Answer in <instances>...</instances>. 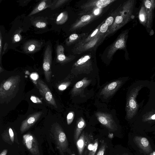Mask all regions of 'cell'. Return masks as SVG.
<instances>
[{"instance_id": "cell-38", "label": "cell", "mask_w": 155, "mask_h": 155, "mask_svg": "<svg viewBox=\"0 0 155 155\" xmlns=\"http://www.w3.org/2000/svg\"><path fill=\"white\" fill-rule=\"evenodd\" d=\"M31 77L32 79L34 80H36L38 78V75L36 74H33L31 75Z\"/></svg>"}, {"instance_id": "cell-9", "label": "cell", "mask_w": 155, "mask_h": 155, "mask_svg": "<svg viewBox=\"0 0 155 155\" xmlns=\"http://www.w3.org/2000/svg\"><path fill=\"white\" fill-rule=\"evenodd\" d=\"M123 83L121 80H117L106 85L101 90L100 95L105 98L113 95L118 90Z\"/></svg>"}, {"instance_id": "cell-18", "label": "cell", "mask_w": 155, "mask_h": 155, "mask_svg": "<svg viewBox=\"0 0 155 155\" xmlns=\"http://www.w3.org/2000/svg\"><path fill=\"white\" fill-rule=\"evenodd\" d=\"M138 17L140 24L146 27L147 17L146 8L143 2L139 12Z\"/></svg>"}, {"instance_id": "cell-2", "label": "cell", "mask_w": 155, "mask_h": 155, "mask_svg": "<svg viewBox=\"0 0 155 155\" xmlns=\"http://www.w3.org/2000/svg\"><path fill=\"white\" fill-rule=\"evenodd\" d=\"M19 75L13 76L2 82L0 86V98L4 99L12 95L18 89L20 82Z\"/></svg>"}, {"instance_id": "cell-40", "label": "cell", "mask_w": 155, "mask_h": 155, "mask_svg": "<svg viewBox=\"0 0 155 155\" xmlns=\"http://www.w3.org/2000/svg\"><path fill=\"white\" fill-rule=\"evenodd\" d=\"M8 151L7 149L4 150L1 153L0 155H6Z\"/></svg>"}, {"instance_id": "cell-23", "label": "cell", "mask_w": 155, "mask_h": 155, "mask_svg": "<svg viewBox=\"0 0 155 155\" xmlns=\"http://www.w3.org/2000/svg\"><path fill=\"white\" fill-rule=\"evenodd\" d=\"M98 139L97 138L94 140L93 149L88 153L87 155H95L97 151L98 145Z\"/></svg>"}, {"instance_id": "cell-6", "label": "cell", "mask_w": 155, "mask_h": 155, "mask_svg": "<svg viewBox=\"0 0 155 155\" xmlns=\"http://www.w3.org/2000/svg\"><path fill=\"white\" fill-rule=\"evenodd\" d=\"M23 142L27 150L33 155H39L40 151L38 141L35 137L30 133L23 136Z\"/></svg>"}, {"instance_id": "cell-28", "label": "cell", "mask_w": 155, "mask_h": 155, "mask_svg": "<svg viewBox=\"0 0 155 155\" xmlns=\"http://www.w3.org/2000/svg\"><path fill=\"white\" fill-rule=\"evenodd\" d=\"M124 41L123 39H120L116 42L115 46L117 48H121L124 46Z\"/></svg>"}, {"instance_id": "cell-35", "label": "cell", "mask_w": 155, "mask_h": 155, "mask_svg": "<svg viewBox=\"0 0 155 155\" xmlns=\"http://www.w3.org/2000/svg\"><path fill=\"white\" fill-rule=\"evenodd\" d=\"M90 18V16L88 15H84L81 17V20L82 22H84L89 20Z\"/></svg>"}, {"instance_id": "cell-41", "label": "cell", "mask_w": 155, "mask_h": 155, "mask_svg": "<svg viewBox=\"0 0 155 155\" xmlns=\"http://www.w3.org/2000/svg\"><path fill=\"white\" fill-rule=\"evenodd\" d=\"M99 12V9H97L95 10L94 12V13L95 15H97Z\"/></svg>"}, {"instance_id": "cell-22", "label": "cell", "mask_w": 155, "mask_h": 155, "mask_svg": "<svg viewBox=\"0 0 155 155\" xmlns=\"http://www.w3.org/2000/svg\"><path fill=\"white\" fill-rule=\"evenodd\" d=\"M101 146L96 155H104L105 154L107 145L103 140L101 141Z\"/></svg>"}, {"instance_id": "cell-14", "label": "cell", "mask_w": 155, "mask_h": 155, "mask_svg": "<svg viewBox=\"0 0 155 155\" xmlns=\"http://www.w3.org/2000/svg\"><path fill=\"white\" fill-rule=\"evenodd\" d=\"M135 143L144 152L149 153L152 151L149 142L145 137L136 136L134 138Z\"/></svg>"}, {"instance_id": "cell-1", "label": "cell", "mask_w": 155, "mask_h": 155, "mask_svg": "<svg viewBox=\"0 0 155 155\" xmlns=\"http://www.w3.org/2000/svg\"><path fill=\"white\" fill-rule=\"evenodd\" d=\"M51 135L61 155H64V153L68 152V143L66 135L60 125L57 124L52 126Z\"/></svg>"}, {"instance_id": "cell-13", "label": "cell", "mask_w": 155, "mask_h": 155, "mask_svg": "<svg viewBox=\"0 0 155 155\" xmlns=\"http://www.w3.org/2000/svg\"><path fill=\"white\" fill-rule=\"evenodd\" d=\"M91 81V80L88 79L87 78H84L78 81L74 85L71 91V94L73 96L80 94L84 89L88 86Z\"/></svg>"}, {"instance_id": "cell-45", "label": "cell", "mask_w": 155, "mask_h": 155, "mask_svg": "<svg viewBox=\"0 0 155 155\" xmlns=\"http://www.w3.org/2000/svg\"><path fill=\"white\" fill-rule=\"evenodd\" d=\"M150 155H155V151L150 153Z\"/></svg>"}, {"instance_id": "cell-24", "label": "cell", "mask_w": 155, "mask_h": 155, "mask_svg": "<svg viewBox=\"0 0 155 155\" xmlns=\"http://www.w3.org/2000/svg\"><path fill=\"white\" fill-rule=\"evenodd\" d=\"M65 14L63 12L61 13L57 17L56 23L58 25L62 24L65 20Z\"/></svg>"}, {"instance_id": "cell-43", "label": "cell", "mask_w": 155, "mask_h": 155, "mask_svg": "<svg viewBox=\"0 0 155 155\" xmlns=\"http://www.w3.org/2000/svg\"><path fill=\"white\" fill-rule=\"evenodd\" d=\"M150 120H155V114H153L150 117Z\"/></svg>"}, {"instance_id": "cell-8", "label": "cell", "mask_w": 155, "mask_h": 155, "mask_svg": "<svg viewBox=\"0 0 155 155\" xmlns=\"http://www.w3.org/2000/svg\"><path fill=\"white\" fill-rule=\"evenodd\" d=\"M94 141L93 137L91 133L83 131L76 143L79 155H82L88 144Z\"/></svg>"}, {"instance_id": "cell-19", "label": "cell", "mask_w": 155, "mask_h": 155, "mask_svg": "<svg viewBox=\"0 0 155 155\" xmlns=\"http://www.w3.org/2000/svg\"><path fill=\"white\" fill-rule=\"evenodd\" d=\"M64 48L61 45H58L56 48L57 61L58 62L64 61L66 57L63 53Z\"/></svg>"}, {"instance_id": "cell-39", "label": "cell", "mask_w": 155, "mask_h": 155, "mask_svg": "<svg viewBox=\"0 0 155 155\" xmlns=\"http://www.w3.org/2000/svg\"><path fill=\"white\" fill-rule=\"evenodd\" d=\"M8 44L6 42L4 45L3 47V51L2 54V55H3L5 52L6 49L8 47Z\"/></svg>"}, {"instance_id": "cell-10", "label": "cell", "mask_w": 155, "mask_h": 155, "mask_svg": "<svg viewBox=\"0 0 155 155\" xmlns=\"http://www.w3.org/2000/svg\"><path fill=\"white\" fill-rule=\"evenodd\" d=\"M42 114V112L40 111L29 116L21 123L20 129L21 133L22 134L28 130L38 121Z\"/></svg>"}, {"instance_id": "cell-29", "label": "cell", "mask_w": 155, "mask_h": 155, "mask_svg": "<svg viewBox=\"0 0 155 155\" xmlns=\"http://www.w3.org/2000/svg\"><path fill=\"white\" fill-rule=\"evenodd\" d=\"M35 25L37 28H42L45 27L47 25V24L45 22L39 21L35 22Z\"/></svg>"}, {"instance_id": "cell-21", "label": "cell", "mask_w": 155, "mask_h": 155, "mask_svg": "<svg viewBox=\"0 0 155 155\" xmlns=\"http://www.w3.org/2000/svg\"><path fill=\"white\" fill-rule=\"evenodd\" d=\"M113 1L112 0H100L97 2L96 5L98 8H103L107 5Z\"/></svg>"}, {"instance_id": "cell-26", "label": "cell", "mask_w": 155, "mask_h": 155, "mask_svg": "<svg viewBox=\"0 0 155 155\" xmlns=\"http://www.w3.org/2000/svg\"><path fill=\"white\" fill-rule=\"evenodd\" d=\"M64 1L62 0H54L50 7L51 9H54L58 8L63 3Z\"/></svg>"}, {"instance_id": "cell-17", "label": "cell", "mask_w": 155, "mask_h": 155, "mask_svg": "<svg viewBox=\"0 0 155 155\" xmlns=\"http://www.w3.org/2000/svg\"><path fill=\"white\" fill-rule=\"evenodd\" d=\"M3 140L9 144L12 145L14 141V134L12 129L9 127L5 130L2 134Z\"/></svg>"}, {"instance_id": "cell-25", "label": "cell", "mask_w": 155, "mask_h": 155, "mask_svg": "<svg viewBox=\"0 0 155 155\" xmlns=\"http://www.w3.org/2000/svg\"><path fill=\"white\" fill-rule=\"evenodd\" d=\"M74 112L71 111L68 113L67 117V121L68 125H70L72 123L74 119Z\"/></svg>"}, {"instance_id": "cell-15", "label": "cell", "mask_w": 155, "mask_h": 155, "mask_svg": "<svg viewBox=\"0 0 155 155\" xmlns=\"http://www.w3.org/2000/svg\"><path fill=\"white\" fill-rule=\"evenodd\" d=\"M86 125V122L82 117H80L77 120L74 134V141L75 143H76Z\"/></svg>"}, {"instance_id": "cell-16", "label": "cell", "mask_w": 155, "mask_h": 155, "mask_svg": "<svg viewBox=\"0 0 155 155\" xmlns=\"http://www.w3.org/2000/svg\"><path fill=\"white\" fill-rule=\"evenodd\" d=\"M48 0H42L35 7L32 11L28 15V16H30L44 10L46 8L51 6L52 3Z\"/></svg>"}, {"instance_id": "cell-44", "label": "cell", "mask_w": 155, "mask_h": 155, "mask_svg": "<svg viewBox=\"0 0 155 155\" xmlns=\"http://www.w3.org/2000/svg\"><path fill=\"white\" fill-rule=\"evenodd\" d=\"M3 71V69L0 66V73Z\"/></svg>"}, {"instance_id": "cell-32", "label": "cell", "mask_w": 155, "mask_h": 155, "mask_svg": "<svg viewBox=\"0 0 155 155\" xmlns=\"http://www.w3.org/2000/svg\"><path fill=\"white\" fill-rule=\"evenodd\" d=\"M94 141L90 143L86 147V151L85 154L87 152L88 153L91 151L93 147Z\"/></svg>"}, {"instance_id": "cell-27", "label": "cell", "mask_w": 155, "mask_h": 155, "mask_svg": "<svg viewBox=\"0 0 155 155\" xmlns=\"http://www.w3.org/2000/svg\"><path fill=\"white\" fill-rule=\"evenodd\" d=\"M69 81L64 82L60 84L58 87V89L61 91H63L66 89L70 84Z\"/></svg>"}, {"instance_id": "cell-7", "label": "cell", "mask_w": 155, "mask_h": 155, "mask_svg": "<svg viewBox=\"0 0 155 155\" xmlns=\"http://www.w3.org/2000/svg\"><path fill=\"white\" fill-rule=\"evenodd\" d=\"M95 114L98 120L104 126L111 131L117 130V125L111 114L99 111Z\"/></svg>"}, {"instance_id": "cell-5", "label": "cell", "mask_w": 155, "mask_h": 155, "mask_svg": "<svg viewBox=\"0 0 155 155\" xmlns=\"http://www.w3.org/2000/svg\"><path fill=\"white\" fill-rule=\"evenodd\" d=\"M37 84L40 93L45 101L49 104L57 108L56 102L48 85L40 79L37 81Z\"/></svg>"}, {"instance_id": "cell-46", "label": "cell", "mask_w": 155, "mask_h": 155, "mask_svg": "<svg viewBox=\"0 0 155 155\" xmlns=\"http://www.w3.org/2000/svg\"><path fill=\"white\" fill-rule=\"evenodd\" d=\"M71 155H75L74 154H72Z\"/></svg>"}, {"instance_id": "cell-33", "label": "cell", "mask_w": 155, "mask_h": 155, "mask_svg": "<svg viewBox=\"0 0 155 155\" xmlns=\"http://www.w3.org/2000/svg\"><path fill=\"white\" fill-rule=\"evenodd\" d=\"M114 21V18L112 17H110L108 18L105 21V23L108 25H111Z\"/></svg>"}, {"instance_id": "cell-4", "label": "cell", "mask_w": 155, "mask_h": 155, "mask_svg": "<svg viewBox=\"0 0 155 155\" xmlns=\"http://www.w3.org/2000/svg\"><path fill=\"white\" fill-rule=\"evenodd\" d=\"M52 51L51 46L48 45L44 55L43 68L45 79L48 82H50L51 76V64Z\"/></svg>"}, {"instance_id": "cell-11", "label": "cell", "mask_w": 155, "mask_h": 155, "mask_svg": "<svg viewBox=\"0 0 155 155\" xmlns=\"http://www.w3.org/2000/svg\"><path fill=\"white\" fill-rule=\"evenodd\" d=\"M147 17L146 28L149 30L151 29L153 20V13L155 7V0H145L143 1Z\"/></svg>"}, {"instance_id": "cell-37", "label": "cell", "mask_w": 155, "mask_h": 155, "mask_svg": "<svg viewBox=\"0 0 155 155\" xmlns=\"http://www.w3.org/2000/svg\"><path fill=\"white\" fill-rule=\"evenodd\" d=\"M78 37V35L76 34H73L71 35L69 37V39L70 40H74L76 39Z\"/></svg>"}, {"instance_id": "cell-12", "label": "cell", "mask_w": 155, "mask_h": 155, "mask_svg": "<svg viewBox=\"0 0 155 155\" xmlns=\"http://www.w3.org/2000/svg\"><path fill=\"white\" fill-rule=\"evenodd\" d=\"M42 43L36 40H30L26 42L23 47V51L26 54H31L40 50Z\"/></svg>"}, {"instance_id": "cell-20", "label": "cell", "mask_w": 155, "mask_h": 155, "mask_svg": "<svg viewBox=\"0 0 155 155\" xmlns=\"http://www.w3.org/2000/svg\"><path fill=\"white\" fill-rule=\"evenodd\" d=\"M22 30V29L19 28V29L15 31L12 38V42L13 43L19 42L21 40L22 38L20 33Z\"/></svg>"}, {"instance_id": "cell-36", "label": "cell", "mask_w": 155, "mask_h": 155, "mask_svg": "<svg viewBox=\"0 0 155 155\" xmlns=\"http://www.w3.org/2000/svg\"><path fill=\"white\" fill-rule=\"evenodd\" d=\"M0 61L1 63V55H2V37L1 32L0 34Z\"/></svg>"}, {"instance_id": "cell-31", "label": "cell", "mask_w": 155, "mask_h": 155, "mask_svg": "<svg viewBox=\"0 0 155 155\" xmlns=\"http://www.w3.org/2000/svg\"><path fill=\"white\" fill-rule=\"evenodd\" d=\"M108 28V26L105 23L103 24L101 27L100 31L102 33L105 32Z\"/></svg>"}, {"instance_id": "cell-30", "label": "cell", "mask_w": 155, "mask_h": 155, "mask_svg": "<svg viewBox=\"0 0 155 155\" xmlns=\"http://www.w3.org/2000/svg\"><path fill=\"white\" fill-rule=\"evenodd\" d=\"M89 58L90 57L89 56H86L84 58H81L78 60L77 62V64L78 65H80L82 63H85Z\"/></svg>"}, {"instance_id": "cell-42", "label": "cell", "mask_w": 155, "mask_h": 155, "mask_svg": "<svg viewBox=\"0 0 155 155\" xmlns=\"http://www.w3.org/2000/svg\"><path fill=\"white\" fill-rule=\"evenodd\" d=\"M98 30V29H96L92 34L91 35V37H93L97 33Z\"/></svg>"}, {"instance_id": "cell-34", "label": "cell", "mask_w": 155, "mask_h": 155, "mask_svg": "<svg viewBox=\"0 0 155 155\" xmlns=\"http://www.w3.org/2000/svg\"><path fill=\"white\" fill-rule=\"evenodd\" d=\"M123 20V17L121 16H118L116 17L115 18V22L117 24H119L122 23Z\"/></svg>"}, {"instance_id": "cell-3", "label": "cell", "mask_w": 155, "mask_h": 155, "mask_svg": "<svg viewBox=\"0 0 155 155\" xmlns=\"http://www.w3.org/2000/svg\"><path fill=\"white\" fill-rule=\"evenodd\" d=\"M142 85L138 86L133 88L128 95L126 106V116L128 119L133 117L136 114L138 106L136 99Z\"/></svg>"}]
</instances>
